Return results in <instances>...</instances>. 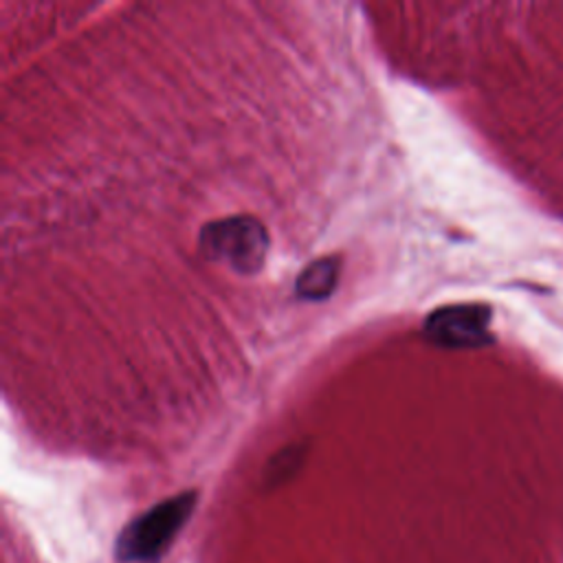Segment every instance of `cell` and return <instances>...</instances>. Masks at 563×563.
I'll return each instance as SVG.
<instances>
[{
	"label": "cell",
	"mask_w": 563,
	"mask_h": 563,
	"mask_svg": "<svg viewBox=\"0 0 563 563\" xmlns=\"http://www.w3.org/2000/svg\"><path fill=\"white\" fill-rule=\"evenodd\" d=\"M196 490H185L180 495L163 499L161 504L152 506L141 517L130 521L117 537V559L123 563L156 559L180 532V528L196 508Z\"/></svg>",
	"instance_id": "2"
},
{
	"label": "cell",
	"mask_w": 563,
	"mask_h": 563,
	"mask_svg": "<svg viewBox=\"0 0 563 563\" xmlns=\"http://www.w3.org/2000/svg\"><path fill=\"white\" fill-rule=\"evenodd\" d=\"M268 231L253 216H229L202 224L198 251L211 264H222L238 275H253L264 266Z\"/></svg>",
	"instance_id": "1"
},
{
	"label": "cell",
	"mask_w": 563,
	"mask_h": 563,
	"mask_svg": "<svg viewBox=\"0 0 563 563\" xmlns=\"http://www.w3.org/2000/svg\"><path fill=\"white\" fill-rule=\"evenodd\" d=\"M341 260L336 255H325L310 262L297 277L295 292L306 301H321L328 299L339 282Z\"/></svg>",
	"instance_id": "4"
},
{
	"label": "cell",
	"mask_w": 563,
	"mask_h": 563,
	"mask_svg": "<svg viewBox=\"0 0 563 563\" xmlns=\"http://www.w3.org/2000/svg\"><path fill=\"white\" fill-rule=\"evenodd\" d=\"M422 330L442 347H477L488 343V308L479 303L442 306L424 319Z\"/></svg>",
	"instance_id": "3"
},
{
	"label": "cell",
	"mask_w": 563,
	"mask_h": 563,
	"mask_svg": "<svg viewBox=\"0 0 563 563\" xmlns=\"http://www.w3.org/2000/svg\"><path fill=\"white\" fill-rule=\"evenodd\" d=\"M301 460H303V446H299V444L286 446L284 451H279V453L268 462V468H266L268 482L277 484V482L286 479L288 475H292V473L299 468Z\"/></svg>",
	"instance_id": "5"
}]
</instances>
